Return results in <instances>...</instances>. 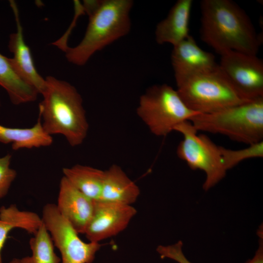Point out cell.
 Wrapping results in <instances>:
<instances>
[{
    "mask_svg": "<svg viewBox=\"0 0 263 263\" xmlns=\"http://www.w3.org/2000/svg\"><path fill=\"white\" fill-rule=\"evenodd\" d=\"M203 41L222 55L234 51L257 55L261 39L245 12L230 0L201 2Z\"/></svg>",
    "mask_w": 263,
    "mask_h": 263,
    "instance_id": "cell-1",
    "label": "cell"
},
{
    "mask_svg": "<svg viewBox=\"0 0 263 263\" xmlns=\"http://www.w3.org/2000/svg\"><path fill=\"white\" fill-rule=\"evenodd\" d=\"M133 4L132 0H85L83 7L89 17L88 24L79 44L62 48L67 60L83 66L95 53L127 35Z\"/></svg>",
    "mask_w": 263,
    "mask_h": 263,
    "instance_id": "cell-2",
    "label": "cell"
},
{
    "mask_svg": "<svg viewBox=\"0 0 263 263\" xmlns=\"http://www.w3.org/2000/svg\"><path fill=\"white\" fill-rule=\"evenodd\" d=\"M43 96L39 104V115L45 131L50 135L63 136L72 147L85 139L89 124L82 98L69 82L52 76L45 78Z\"/></svg>",
    "mask_w": 263,
    "mask_h": 263,
    "instance_id": "cell-3",
    "label": "cell"
},
{
    "mask_svg": "<svg viewBox=\"0 0 263 263\" xmlns=\"http://www.w3.org/2000/svg\"><path fill=\"white\" fill-rule=\"evenodd\" d=\"M189 121L196 129L227 136L247 145L263 140V97L209 113H198Z\"/></svg>",
    "mask_w": 263,
    "mask_h": 263,
    "instance_id": "cell-4",
    "label": "cell"
},
{
    "mask_svg": "<svg viewBox=\"0 0 263 263\" xmlns=\"http://www.w3.org/2000/svg\"><path fill=\"white\" fill-rule=\"evenodd\" d=\"M136 113L157 136L167 135L177 125L200 113L189 109L176 90L166 84L148 88L139 98Z\"/></svg>",
    "mask_w": 263,
    "mask_h": 263,
    "instance_id": "cell-5",
    "label": "cell"
},
{
    "mask_svg": "<svg viewBox=\"0 0 263 263\" xmlns=\"http://www.w3.org/2000/svg\"><path fill=\"white\" fill-rule=\"evenodd\" d=\"M176 91L189 109L200 113H214L249 101L239 94L219 66L188 79L177 86Z\"/></svg>",
    "mask_w": 263,
    "mask_h": 263,
    "instance_id": "cell-6",
    "label": "cell"
},
{
    "mask_svg": "<svg viewBox=\"0 0 263 263\" xmlns=\"http://www.w3.org/2000/svg\"><path fill=\"white\" fill-rule=\"evenodd\" d=\"M173 131L183 136L177 148L178 157L191 169L205 172L206 177L203 188L205 190L224 178L227 170L223 163L220 146L206 135L198 134V131L188 120L177 125Z\"/></svg>",
    "mask_w": 263,
    "mask_h": 263,
    "instance_id": "cell-7",
    "label": "cell"
},
{
    "mask_svg": "<svg viewBox=\"0 0 263 263\" xmlns=\"http://www.w3.org/2000/svg\"><path fill=\"white\" fill-rule=\"evenodd\" d=\"M41 218L54 245L60 253L62 263H92L94 261L102 245L97 242H83L60 214L56 205H45Z\"/></svg>",
    "mask_w": 263,
    "mask_h": 263,
    "instance_id": "cell-8",
    "label": "cell"
},
{
    "mask_svg": "<svg viewBox=\"0 0 263 263\" xmlns=\"http://www.w3.org/2000/svg\"><path fill=\"white\" fill-rule=\"evenodd\" d=\"M219 65L244 99L263 97V62L257 55L229 51L221 55Z\"/></svg>",
    "mask_w": 263,
    "mask_h": 263,
    "instance_id": "cell-9",
    "label": "cell"
},
{
    "mask_svg": "<svg viewBox=\"0 0 263 263\" xmlns=\"http://www.w3.org/2000/svg\"><path fill=\"white\" fill-rule=\"evenodd\" d=\"M136 213L131 205L94 201L93 213L84 234L89 242L99 243L123 230Z\"/></svg>",
    "mask_w": 263,
    "mask_h": 263,
    "instance_id": "cell-10",
    "label": "cell"
},
{
    "mask_svg": "<svg viewBox=\"0 0 263 263\" xmlns=\"http://www.w3.org/2000/svg\"><path fill=\"white\" fill-rule=\"evenodd\" d=\"M171 62L177 86L192 77L214 71L219 66L214 56L202 50L190 35L173 46Z\"/></svg>",
    "mask_w": 263,
    "mask_h": 263,
    "instance_id": "cell-11",
    "label": "cell"
},
{
    "mask_svg": "<svg viewBox=\"0 0 263 263\" xmlns=\"http://www.w3.org/2000/svg\"><path fill=\"white\" fill-rule=\"evenodd\" d=\"M9 3L16 25V31L10 35L8 42L9 50L13 54V57L10 58L11 61L20 77L41 94L45 87V78L37 71L30 48L24 40L17 4L14 0H11Z\"/></svg>",
    "mask_w": 263,
    "mask_h": 263,
    "instance_id": "cell-12",
    "label": "cell"
},
{
    "mask_svg": "<svg viewBox=\"0 0 263 263\" xmlns=\"http://www.w3.org/2000/svg\"><path fill=\"white\" fill-rule=\"evenodd\" d=\"M94 201L75 188L64 176L60 180L57 208L78 233L84 234L92 217Z\"/></svg>",
    "mask_w": 263,
    "mask_h": 263,
    "instance_id": "cell-13",
    "label": "cell"
},
{
    "mask_svg": "<svg viewBox=\"0 0 263 263\" xmlns=\"http://www.w3.org/2000/svg\"><path fill=\"white\" fill-rule=\"evenodd\" d=\"M192 0H178L167 16L156 25L155 38L159 44H178L189 35V22Z\"/></svg>",
    "mask_w": 263,
    "mask_h": 263,
    "instance_id": "cell-14",
    "label": "cell"
},
{
    "mask_svg": "<svg viewBox=\"0 0 263 263\" xmlns=\"http://www.w3.org/2000/svg\"><path fill=\"white\" fill-rule=\"evenodd\" d=\"M140 194L138 187L121 168L113 165L104 170V177L99 201L131 205Z\"/></svg>",
    "mask_w": 263,
    "mask_h": 263,
    "instance_id": "cell-15",
    "label": "cell"
},
{
    "mask_svg": "<svg viewBox=\"0 0 263 263\" xmlns=\"http://www.w3.org/2000/svg\"><path fill=\"white\" fill-rule=\"evenodd\" d=\"M52 136L43 129L40 116L31 128H12L0 124V142L11 144L14 150L48 147L52 145Z\"/></svg>",
    "mask_w": 263,
    "mask_h": 263,
    "instance_id": "cell-16",
    "label": "cell"
},
{
    "mask_svg": "<svg viewBox=\"0 0 263 263\" xmlns=\"http://www.w3.org/2000/svg\"><path fill=\"white\" fill-rule=\"evenodd\" d=\"M42 223V218L32 211L21 210L14 204L0 207V263L1 252L9 233L19 228L34 235Z\"/></svg>",
    "mask_w": 263,
    "mask_h": 263,
    "instance_id": "cell-17",
    "label": "cell"
},
{
    "mask_svg": "<svg viewBox=\"0 0 263 263\" xmlns=\"http://www.w3.org/2000/svg\"><path fill=\"white\" fill-rule=\"evenodd\" d=\"M0 86L6 92L10 101L14 105L34 101L39 94L18 75L10 58L0 53Z\"/></svg>",
    "mask_w": 263,
    "mask_h": 263,
    "instance_id": "cell-18",
    "label": "cell"
},
{
    "mask_svg": "<svg viewBox=\"0 0 263 263\" xmlns=\"http://www.w3.org/2000/svg\"><path fill=\"white\" fill-rule=\"evenodd\" d=\"M63 176L77 189L94 201L100 199L104 170L81 165L62 169Z\"/></svg>",
    "mask_w": 263,
    "mask_h": 263,
    "instance_id": "cell-19",
    "label": "cell"
},
{
    "mask_svg": "<svg viewBox=\"0 0 263 263\" xmlns=\"http://www.w3.org/2000/svg\"><path fill=\"white\" fill-rule=\"evenodd\" d=\"M33 236L29 241L32 254L20 259L22 263H59L60 258L55 252L54 243L43 222Z\"/></svg>",
    "mask_w": 263,
    "mask_h": 263,
    "instance_id": "cell-20",
    "label": "cell"
},
{
    "mask_svg": "<svg viewBox=\"0 0 263 263\" xmlns=\"http://www.w3.org/2000/svg\"><path fill=\"white\" fill-rule=\"evenodd\" d=\"M220 150L224 166L227 170L244 160L263 157V141L240 150L228 149L222 146H220Z\"/></svg>",
    "mask_w": 263,
    "mask_h": 263,
    "instance_id": "cell-21",
    "label": "cell"
},
{
    "mask_svg": "<svg viewBox=\"0 0 263 263\" xmlns=\"http://www.w3.org/2000/svg\"><path fill=\"white\" fill-rule=\"evenodd\" d=\"M11 155L0 157V200L7 194L17 176L16 170L10 167Z\"/></svg>",
    "mask_w": 263,
    "mask_h": 263,
    "instance_id": "cell-22",
    "label": "cell"
},
{
    "mask_svg": "<svg viewBox=\"0 0 263 263\" xmlns=\"http://www.w3.org/2000/svg\"><path fill=\"white\" fill-rule=\"evenodd\" d=\"M182 246L183 243L179 241L172 245H159L156 250L162 258H169L178 263H192L185 256Z\"/></svg>",
    "mask_w": 263,
    "mask_h": 263,
    "instance_id": "cell-23",
    "label": "cell"
},
{
    "mask_svg": "<svg viewBox=\"0 0 263 263\" xmlns=\"http://www.w3.org/2000/svg\"><path fill=\"white\" fill-rule=\"evenodd\" d=\"M260 234V240L259 246L254 256L246 263H263V235L261 237V231L258 232Z\"/></svg>",
    "mask_w": 263,
    "mask_h": 263,
    "instance_id": "cell-24",
    "label": "cell"
},
{
    "mask_svg": "<svg viewBox=\"0 0 263 263\" xmlns=\"http://www.w3.org/2000/svg\"><path fill=\"white\" fill-rule=\"evenodd\" d=\"M9 263H22L20 259L18 258H13L12 260H11Z\"/></svg>",
    "mask_w": 263,
    "mask_h": 263,
    "instance_id": "cell-25",
    "label": "cell"
}]
</instances>
